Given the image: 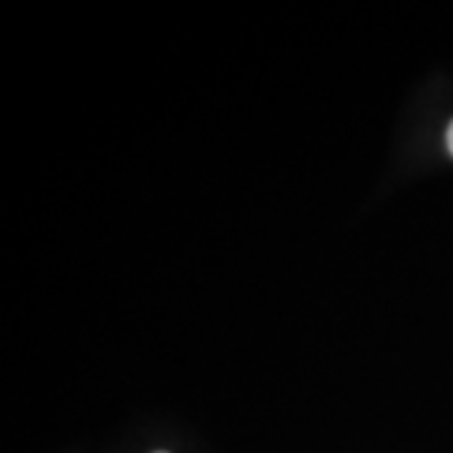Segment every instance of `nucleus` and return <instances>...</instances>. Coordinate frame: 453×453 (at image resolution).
I'll use <instances>...</instances> for the list:
<instances>
[{"mask_svg": "<svg viewBox=\"0 0 453 453\" xmlns=\"http://www.w3.org/2000/svg\"><path fill=\"white\" fill-rule=\"evenodd\" d=\"M446 146H449V154L453 157V121L449 124V131H446Z\"/></svg>", "mask_w": 453, "mask_h": 453, "instance_id": "f257e3e1", "label": "nucleus"}, {"mask_svg": "<svg viewBox=\"0 0 453 453\" xmlns=\"http://www.w3.org/2000/svg\"><path fill=\"white\" fill-rule=\"evenodd\" d=\"M159 453H164V451H159Z\"/></svg>", "mask_w": 453, "mask_h": 453, "instance_id": "f03ea898", "label": "nucleus"}]
</instances>
